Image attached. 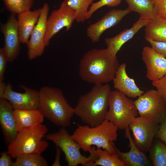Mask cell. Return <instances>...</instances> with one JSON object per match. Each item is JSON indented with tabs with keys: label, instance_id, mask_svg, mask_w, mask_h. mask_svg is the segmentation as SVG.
I'll list each match as a JSON object with an SVG mask.
<instances>
[{
	"label": "cell",
	"instance_id": "cell-1",
	"mask_svg": "<svg viewBox=\"0 0 166 166\" xmlns=\"http://www.w3.org/2000/svg\"><path fill=\"white\" fill-rule=\"evenodd\" d=\"M120 65L117 56L112 55L106 49H93L80 60L79 74L88 83H108L113 81Z\"/></svg>",
	"mask_w": 166,
	"mask_h": 166
},
{
	"label": "cell",
	"instance_id": "cell-2",
	"mask_svg": "<svg viewBox=\"0 0 166 166\" xmlns=\"http://www.w3.org/2000/svg\"><path fill=\"white\" fill-rule=\"evenodd\" d=\"M111 91L108 84H95L90 91L81 95L74 109V114L86 125L93 127L105 119Z\"/></svg>",
	"mask_w": 166,
	"mask_h": 166
},
{
	"label": "cell",
	"instance_id": "cell-3",
	"mask_svg": "<svg viewBox=\"0 0 166 166\" xmlns=\"http://www.w3.org/2000/svg\"><path fill=\"white\" fill-rule=\"evenodd\" d=\"M118 129L113 123L105 119L93 127L78 125L71 136L84 151L90 153L92 147L96 146L113 154L116 153L113 142L117 139Z\"/></svg>",
	"mask_w": 166,
	"mask_h": 166
},
{
	"label": "cell",
	"instance_id": "cell-4",
	"mask_svg": "<svg viewBox=\"0 0 166 166\" xmlns=\"http://www.w3.org/2000/svg\"><path fill=\"white\" fill-rule=\"evenodd\" d=\"M38 109L44 117L55 125L65 128L70 124L74 109L69 104L62 91L44 86L39 91Z\"/></svg>",
	"mask_w": 166,
	"mask_h": 166
},
{
	"label": "cell",
	"instance_id": "cell-5",
	"mask_svg": "<svg viewBox=\"0 0 166 166\" xmlns=\"http://www.w3.org/2000/svg\"><path fill=\"white\" fill-rule=\"evenodd\" d=\"M48 131L42 124L30 129L18 132L15 139L7 147V152L12 158L24 154H41L47 148L48 143L42 140Z\"/></svg>",
	"mask_w": 166,
	"mask_h": 166
},
{
	"label": "cell",
	"instance_id": "cell-6",
	"mask_svg": "<svg viewBox=\"0 0 166 166\" xmlns=\"http://www.w3.org/2000/svg\"><path fill=\"white\" fill-rule=\"evenodd\" d=\"M46 138L53 142L64 153L68 166H92L98 158L95 153L94 146L92 147V152L86 157L82 155L80 152V144L70 135L65 128L62 127L55 132L46 135Z\"/></svg>",
	"mask_w": 166,
	"mask_h": 166
},
{
	"label": "cell",
	"instance_id": "cell-7",
	"mask_svg": "<svg viewBox=\"0 0 166 166\" xmlns=\"http://www.w3.org/2000/svg\"><path fill=\"white\" fill-rule=\"evenodd\" d=\"M138 113L134 101L117 90H111L105 119L113 123L118 129H124L128 127Z\"/></svg>",
	"mask_w": 166,
	"mask_h": 166
},
{
	"label": "cell",
	"instance_id": "cell-8",
	"mask_svg": "<svg viewBox=\"0 0 166 166\" xmlns=\"http://www.w3.org/2000/svg\"><path fill=\"white\" fill-rule=\"evenodd\" d=\"M134 103L140 116L159 124L166 120V105L156 90H148L138 97Z\"/></svg>",
	"mask_w": 166,
	"mask_h": 166
},
{
	"label": "cell",
	"instance_id": "cell-9",
	"mask_svg": "<svg viewBox=\"0 0 166 166\" xmlns=\"http://www.w3.org/2000/svg\"><path fill=\"white\" fill-rule=\"evenodd\" d=\"M160 125L152 120L141 116L137 117L129 124L134 142L142 152L145 153L150 150Z\"/></svg>",
	"mask_w": 166,
	"mask_h": 166
},
{
	"label": "cell",
	"instance_id": "cell-10",
	"mask_svg": "<svg viewBox=\"0 0 166 166\" xmlns=\"http://www.w3.org/2000/svg\"><path fill=\"white\" fill-rule=\"evenodd\" d=\"M75 18V11L63 1L59 8L53 10L48 18L45 42L46 46L52 37L64 28L66 31L71 28Z\"/></svg>",
	"mask_w": 166,
	"mask_h": 166
},
{
	"label": "cell",
	"instance_id": "cell-11",
	"mask_svg": "<svg viewBox=\"0 0 166 166\" xmlns=\"http://www.w3.org/2000/svg\"><path fill=\"white\" fill-rule=\"evenodd\" d=\"M49 9L48 5L46 3H45L41 8V14L38 22L27 44L28 57L30 60L41 56L46 46L45 39Z\"/></svg>",
	"mask_w": 166,
	"mask_h": 166
},
{
	"label": "cell",
	"instance_id": "cell-12",
	"mask_svg": "<svg viewBox=\"0 0 166 166\" xmlns=\"http://www.w3.org/2000/svg\"><path fill=\"white\" fill-rule=\"evenodd\" d=\"M24 92L19 93L12 89L10 83L6 85L2 96L1 98L7 100L14 109H38L39 104L38 91L24 85H20Z\"/></svg>",
	"mask_w": 166,
	"mask_h": 166
},
{
	"label": "cell",
	"instance_id": "cell-13",
	"mask_svg": "<svg viewBox=\"0 0 166 166\" xmlns=\"http://www.w3.org/2000/svg\"><path fill=\"white\" fill-rule=\"evenodd\" d=\"M131 11L128 7L124 10L114 9L107 12L100 19L87 28L86 35L92 42H98L102 34L107 29L117 24Z\"/></svg>",
	"mask_w": 166,
	"mask_h": 166
},
{
	"label": "cell",
	"instance_id": "cell-14",
	"mask_svg": "<svg viewBox=\"0 0 166 166\" xmlns=\"http://www.w3.org/2000/svg\"><path fill=\"white\" fill-rule=\"evenodd\" d=\"M4 37L2 48L8 61L12 62L18 56L21 43L18 31V22L14 14H12L6 22L2 26Z\"/></svg>",
	"mask_w": 166,
	"mask_h": 166
},
{
	"label": "cell",
	"instance_id": "cell-15",
	"mask_svg": "<svg viewBox=\"0 0 166 166\" xmlns=\"http://www.w3.org/2000/svg\"><path fill=\"white\" fill-rule=\"evenodd\" d=\"M141 54L148 79L152 81H157L166 74V58L147 46L143 48Z\"/></svg>",
	"mask_w": 166,
	"mask_h": 166
},
{
	"label": "cell",
	"instance_id": "cell-16",
	"mask_svg": "<svg viewBox=\"0 0 166 166\" xmlns=\"http://www.w3.org/2000/svg\"><path fill=\"white\" fill-rule=\"evenodd\" d=\"M150 20L147 18L140 16L130 28L125 29L113 37L106 38L105 41L106 49L112 55L116 56L123 45L131 39L142 28L145 26Z\"/></svg>",
	"mask_w": 166,
	"mask_h": 166
},
{
	"label": "cell",
	"instance_id": "cell-17",
	"mask_svg": "<svg viewBox=\"0 0 166 166\" xmlns=\"http://www.w3.org/2000/svg\"><path fill=\"white\" fill-rule=\"evenodd\" d=\"M125 136L129 141L130 150L127 152L120 151L116 146V153L125 166H146L152 164L145 153L139 149L135 144L128 127L125 129Z\"/></svg>",
	"mask_w": 166,
	"mask_h": 166
},
{
	"label": "cell",
	"instance_id": "cell-18",
	"mask_svg": "<svg viewBox=\"0 0 166 166\" xmlns=\"http://www.w3.org/2000/svg\"><path fill=\"white\" fill-rule=\"evenodd\" d=\"M14 110L7 100L0 98V124L6 142L8 144L15 139L18 133Z\"/></svg>",
	"mask_w": 166,
	"mask_h": 166
},
{
	"label": "cell",
	"instance_id": "cell-19",
	"mask_svg": "<svg viewBox=\"0 0 166 166\" xmlns=\"http://www.w3.org/2000/svg\"><path fill=\"white\" fill-rule=\"evenodd\" d=\"M126 64L120 65L113 80L115 89L129 98H134L142 95L144 91L136 84L134 80L130 77L126 72Z\"/></svg>",
	"mask_w": 166,
	"mask_h": 166
},
{
	"label": "cell",
	"instance_id": "cell-20",
	"mask_svg": "<svg viewBox=\"0 0 166 166\" xmlns=\"http://www.w3.org/2000/svg\"><path fill=\"white\" fill-rule=\"evenodd\" d=\"M41 12V8L33 11L29 10L18 14V31L21 43L27 44Z\"/></svg>",
	"mask_w": 166,
	"mask_h": 166
},
{
	"label": "cell",
	"instance_id": "cell-21",
	"mask_svg": "<svg viewBox=\"0 0 166 166\" xmlns=\"http://www.w3.org/2000/svg\"><path fill=\"white\" fill-rule=\"evenodd\" d=\"M13 114L18 132L42 124L44 117L38 109H14Z\"/></svg>",
	"mask_w": 166,
	"mask_h": 166
},
{
	"label": "cell",
	"instance_id": "cell-22",
	"mask_svg": "<svg viewBox=\"0 0 166 166\" xmlns=\"http://www.w3.org/2000/svg\"><path fill=\"white\" fill-rule=\"evenodd\" d=\"M145 27V39L166 42V17L157 15Z\"/></svg>",
	"mask_w": 166,
	"mask_h": 166
},
{
	"label": "cell",
	"instance_id": "cell-23",
	"mask_svg": "<svg viewBox=\"0 0 166 166\" xmlns=\"http://www.w3.org/2000/svg\"><path fill=\"white\" fill-rule=\"evenodd\" d=\"M131 11L138 13L140 16L150 20L157 15L154 3L152 0H124Z\"/></svg>",
	"mask_w": 166,
	"mask_h": 166
},
{
	"label": "cell",
	"instance_id": "cell-24",
	"mask_svg": "<svg viewBox=\"0 0 166 166\" xmlns=\"http://www.w3.org/2000/svg\"><path fill=\"white\" fill-rule=\"evenodd\" d=\"M149 152L152 164L154 166H166V144L165 143L157 138L153 141Z\"/></svg>",
	"mask_w": 166,
	"mask_h": 166
},
{
	"label": "cell",
	"instance_id": "cell-25",
	"mask_svg": "<svg viewBox=\"0 0 166 166\" xmlns=\"http://www.w3.org/2000/svg\"><path fill=\"white\" fill-rule=\"evenodd\" d=\"M95 152L98 158L92 166H125L116 153L111 154L101 148H97Z\"/></svg>",
	"mask_w": 166,
	"mask_h": 166
},
{
	"label": "cell",
	"instance_id": "cell-26",
	"mask_svg": "<svg viewBox=\"0 0 166 166\" xmlns=\"http://www.w3.org/2000/svg\"><path fill=\"white\" fill-rule=\"evenodd\" d=\"M95 0H64L63 1L75 13V20L83 22L86 20L89 7Z\"/></svg>",
	"mask_w": 166,
	"mask_h": 166
},
{
	"label": "cell",
	"instance_id": "cell-27",
	"mask_svg": "<svg viewBox=\"0 0 166 166\" xmlns=\"http://www.w3.org/2000/svg\"><path fill=\"white\" fill-rule=\"evenodd\" d=\"M12 166H47L48 164L41 155L38 153L22 154L17 156Z\"/></svg>",
	"mask_w": 166,
	"mask_h": 166
},
{
	"label": "cell",
	"instance_id": "cell-28",
	"mask_svg": "<svg viewBox=\"0 0 166 166\" xmlns=\"http://www.w3.org/2000/svg\"><path fill=\"white\" fill-rule=\"evenodd\" d=\"M7 9L12 14H18L30 10L33 0H3Z\"/></svg>",
	"mask_w": 166,
	"mask_h": 166
},
{
	"label": "cell",
	"instance_id": "cell-29",
	"mask_svg": "<svg viewBox=\"0 0 166 166\" xmlns=\"http://www.w3.org/2000/svg\"><path fill=\"white\" fill-rule=\"evenodd\" d=\"M122 0H99L93 2L89 7L87 12L86 20L89 19L93 14L97 10L101 7L107 6L109 7H114L119 5Z\"/></svg>",
	"mask_w": 166,
	"mask_h": 166
},
{
	"label": "cell",
	"instance_id": "cell-30",
	"mask_svg": "<svg viewBox=\"0 0 166 166\" xmlns=\"http://www.w3.org/2000/svg\"><path fill=\"white\" fill-rule=\"evenodd\" d=\"M159 94L164 100L166 105V74L159 79L152 82Z\"/></svg>",
	"mask_w": 166,
	"mask_h": 166
},
{
	"label": "cell",
	"instance_id": "cell-31",
	"mask_svg": "<svg viewBox=\"0 0 166 166\" xmlns=\"http://www.w3.org/2000/svg\"><path fill=\"white\" fill-rule=\"evenodd\" d=\"M146 39L156 52L166 58V42L154 41L148 38Z\"/></svg>",
	"mask_w": 166,
	"mask_h": 166
},
{
	"label": "cell",
	"instance_id": "cell-32",
	"mask_svg": "<svg viewBox=\"0 0 166 166\" xmlns=\"http://www.w3.org/2000/svg\"><path fill=\"white\" fill-rule=\"evenodd\" d=\"M157 15L166 17V0H154Z\"/></svg>",
	"mask_w": 166,
	"mask_h": 166
},
{
	"label": "cell",
	"instance_id": "cell-33",
	"mask_svg": "<svg viewBox=\"0 0 166 166\" xmlns=\"http://www.w3.org/2000/svg\"><path fill=\"white\" fill-rule=\"evenodd\" d=\"M7 59L2 48L0 49V82H3L5 70Z\"/></svg>",
	"mask_w": 166,
	"mask_h": 166
},
{
	"label": "cell",
	"instance_id": "cell-34",
	"mask_svg": "<svg viewBox=\"0 0 166 166\" xmlns=\"http://www.w3.org/2000/svg\"><path fill=\"white\" fill-rule=\"evenodd\" d=\"M0 166H12L13 162L12 157L7 151H3L0 153Z\"/></svg>",
	"mask_w": 166,
	"mask_h": 166
},
{
	"label": "cell",
	"instance_id": "cell-35",
	"mask_svg": "<svg viewBox=\"0 0 166 166\" xmlns=\"http://www.w3.org/2000/svg\"><path fill=\"white\" fill-rule=\"evenodd\" d=\"M156 138L160 139L166 144V120L160 124Z\"/></svg>",
	"mask_w": 166,
	"mask_h": 166
},
{
	"label": "cell",
	"instance_id": "cell-36",
	"mask_svg": "<svg viewBox=\"0 0 166 166\" xmlns=\"http://www.w3.org/2000/svg\"><path fill=\"white\" fill-rule=\"evenodd\" d=\"M61 150L60 149V148L59 147H57L55 159L52 166H61V164H60V156H61Z\"/></svg>",
	"mask_w": 166,
	"mask_h": 166
},
{
	"label": "cell",
	"instance_id": "cell-37",
	"mask_svg": "<svg viewBox=\"0 0 166 166\" xmlns=\"http://www.w3.org/2000/svg\"><path fill=\"white\" fill-rule=\"evenodd\" d=\"M152 0L153 1V0Z\"/></svg>",
	"mask_w": 166,
	"mask_h": 166
}]
</instances>
